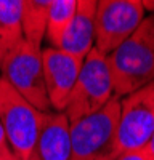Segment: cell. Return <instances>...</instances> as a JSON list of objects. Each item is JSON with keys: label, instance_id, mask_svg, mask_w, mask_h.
<instances>
[{"label": "cell", "instance_id": "cell-3", "mask_svg": "<svg viewBox=\"0 0 154 160\" xmlns=\"http://www.w3.org/2000/svg\"><path fill=\"white\" fill-rule=\"evenodd\" d=\"M44 117V112L35 109L0 77V123L11 152L19 160H29L42 128Z\"/></svg>", "mask_w": 154, "mask_h": 160}, {"label": "cell", "instance_id": "cell-9", "mask_svg": "<svg viewBox=\"0 0 154 160\" xmlns=\"http://www.w3.org/2000/svg\"><path fill=\"white\" fill-rule=\"evenodd\" d=\"M29 160H71L69 120L64 112L45 114Z\"/></svg>", "mask_w": 154, "mask_h": 160}, {"label": "cell", "instance_id": "cell-17", "mask_svg": "<svg viewBox=\"0 0 154 160\" xmlns=\"http://www.w3.org/2000/svg\"><path fill=\"white\" fill-rule=\"evenodd\" d=\"M143 2V7H145V10H149V11H152V15H154V0H141Z\"/></svg>", "mask_w": 154, "mask_h": 160}, {"label": "cell", "instance_id": "cell-5", "mask_svg": "<svg viewBox=\"0 0 154 160\" xmlns=\"http://www.w3.org/2000/svg\"><path fill=\"white\" fill-rule=\"evenodd\" d=\"M0 74H2L0 77L10 83L24 99H28L35 109L44 114L51 112L40 48L23 42L0 66Z\"/></svg>", "mask_w": 154, "mask_h": 160}, {"label": "cell", "instance_id": "cell-8", "mask_svg": "<svg viewBox=\"0 0 154 160\" xmlns=\"http://www.w3.org/2000/svg\"><path fill=\"white\" fill-rule=\"evenodd\" d=\"M44 77L51 111L64 112L75 87L84 61L77 59L59 48H42Z\"/></svg>", "mask_w": 154, "mask_h": 160}, {"label": "cell", "instance_id": "cell-15", "mask_svg": "<svg viewBox=\"0 0 154 160\" xmlns=\"http://www.w3.org/2000/svg\"><path fill=\"white\" fill-rule=\"evenodd\" d=\"M11 152L10 146H8V141H7V136H5V131H3V127L0 123V155L3 154H8Z\"/></svg>", "mask_w": 154, "mask_h": 160}, {"label": "cell", "instance_id": "cell-10", "mask_svg": "<svg viewBox=\"0 0 154 160\" xmlns=\"http://www.w3.org/2000/svg\"><path fill=\"white\" fill-rule=\"evenodd\" d=\"M95 15L96 0H79L77 11L63 37L59 50L84 61L95 48Z\"/></svg>", "mask_w": 154, "mask_h": 160}, {"label": "cell", "instance_id": "cell-11", "mask_svg": "<svg viewBox=\"0 0 154 160\" xmlns=\"http://www.w3.org/2000/svg\"><path fill=\"white\" fill-rule=\"evenodd\" d=\"M23 0H0V66L23 42Z\"/></svg>", "mask_w": 154, "mask_h": 160}, {"label": "cell", "instance_id": "cell-18", "mask_svg": "<svg viewBox=\"0 0 154 160\" xmlns=\"http://www.w3.org/2000/svg\"><path fill=\"white\" fill-rule=\"evenodd\" d=\"M0 160H19L13 152H8V154H3V155H0Z\"/></svg>", "mask_w": 154, "mask_h": 160}, {"label": "cell", "instance_id": "cell-6", "mask_svg": "<svg viewBox=\"0 0 154 160\" xmlns=\"http://www.w3.org/2000/svg\"><path fill=\"white\" fill-rule=\"evenodd\" d=\"M146 18L141 0H100L95 15V50L103 56L121 47Z\"/></svg>", "mask_w": 154, "mask_h": 160}, {"label": "cell", "instance_id": "cell-14", "mask_svg": "<svg viewBox=\"0 0 154 160\" xmlns=\"http://www.w3.org/2000/svg\"><path fill=\"white\" fill-rule=\"evenodd\" d=\"M116 160H154V157L149 154V151L146 148H141V149L121 152V155Z\"/></svg>", "mask_w": 154, "mask_h": 160}, {"label": "cell", "instance_id": "cell-7", "mask_svg": "<svg viewBox=\"0 0 154 160\" xmlns=\"http://www.w3.org/2000/svg\"><path fill=\"white\" fill-rule=\"evenodd\" d=\"M154 133V82L121 98L117 142L121 152L146 148Z\"/></svg>", "mask_w": 154, "mask_h": 160}, {"label": "cell", "instance_id": "cell-12", "mask_svg": "<svg viewBox=\"0 0 154 160\" xmlns=\"http://www.w3.org/2000/svg\"><path fill=\"white\" fill-rule=\"evenodd\" d=\"M53 0H23L21 5V24L24 42L40 48L47 32L48 13Z\"/></svg>", "mask_w": 154, "mask_h": 160}, {"label": "cell", "instance_id": "cell-2", "mask_svg": "<svg viewBox=\"0 0 154 160\" xmlns=\"http://www.w3.org/2000/svg\"><path fill=\"white\" fill-rule=\"evenodd\" d=\"M121 98L114 96L101 111L69 123L71 160H116L121 155L117 123Z\"/></svg>", "mask_w": 154, "mask_h": 160}, {"label": "cell", "instance_id": "cell-16", "mask_svg": "<svg viewBox=\"0 0 154 160\" xmlns=\"http://www.w3.org/2000/svg\"><path fill=\"white\" fill-rule=\"evenodd\" d=\"M146 149H148L149 154L154 157V133L151 135V138H149V141H148V144H146Z\"/></svg>", "mask_w": 154, "mask_h": 160}, {"label": "cell", "instance_id": "cell-1", "mask_svg": "<svg viewBox=\"0 0 154 160\" xmlns=\"http://www.w3.org/2000/svg\"><path fill=\"white\" fill-rule=\"evenodd\" d=\"M108 58L114 95L124 98L154 82V15L145 18L140 28Z\"/></svg>", "mask_w": 154, "mask_h": 160}, {"label": "cell", "instance_id": "cell-13", "mask_svg": "<svg viewBox=\"0 0 154 160\" xmlns=\"http://www.w3.org/2000/svg\"><path fill=\"white\" fill-rule=\"evenodd\" d=\"M77 2L79 0H53L48 13L47 21V32L45 40L51 48H59L63 37L66 34L69 24L77 11Z\"/></svg>", "mask_w": 154, "mask_h": 160}, {"label": "cell", "instance_id": "cell-4", "mask_svg": "<svg viewBox=\"0 0 154 160\" xmlns=\"http://www.w3.org/2000/svg\"><path fill=\"white\" fill-rule=\"evenodd\" d=\"M114 96L116 95L108 58L93 48L84 59L82 69L64 114L69 123H72L82 117L101 111Z\"/></svg>", "mask_w": 154, "mask_h": 160}]
</instances>
